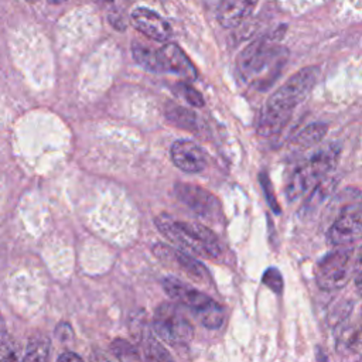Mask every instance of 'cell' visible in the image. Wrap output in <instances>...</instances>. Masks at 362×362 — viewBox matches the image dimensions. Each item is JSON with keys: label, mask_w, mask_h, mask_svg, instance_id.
Segmentation results:
<instances>
[{"label": "cell", "mask_w": 362, "mask_h": 362, "mask_svg": "<svg viewBox=\"0 0 362 362\" xmlns=\"http://www.w3.org/2000/svg\"><path fill=\"white\" fill-rule=\"evenodd\" d=\"M27 1H28V3H35L37 0H27Z\"/></svg>", "instance_id": "cell-30"}, {"label": "cell", "mask_w": 362, "mask_h": 362, "mask_svg": "<svg viewBox=\"0 0 362 362\" xmlns=\"http://www.w3.org/2000/svg\"><path fill=\"white\" fill-rule=\"evenodd\" d=\"M259 0H221L216 18L225 28L240 25L255 10Z\"/></svg>", "instance_id": "cell-14"}, {"label": "cell", "mask_w": 362, "mask_h": 362, "mask_svg": "<svg viewBox=\"0 0 362 362\" xmlns=\"http://www.w3.org/2000/svg\"><path fill=\"white\" fill-rule=\"evenodd\" d=\"M259 182H260V185H262V189L264 191V195H266V199H267L270 208H272L276 214H280L279 202H277V199H276V195H274V192H273L272 182H270V180H269V177H267L266 173H260V174H259Z\"/></svg>", "instance_id": "cell-23"}, {"label": "cell", "mask_w": 362, "mask_h": 362, "mask_svg": "<svg viewBox=\"0 0 362 362\" xmlns=\"http://www.w3.org/2000/svg\"><path fill=\"white\" fill-rule=\"evenodd\" d=\"M110 351H112L119 359H124V361L140 359L136 346H134L133 344H130L129 341L122 339V338H116V339L110 344Z\"/></svg>", "instance_id": "cell-21"}, {"label": "cell", "mask_w": 362, "mask_h": 362, "mask_svg": "<svg viewBox=\"0 0 362 362\" xmlns=\"http://www.w3.org/2000/svg\"><path fill=\"white\" fill-rule=\"evenodd\" d=\"M18 358L17 351L7 335L0 341V361H16Z\"/></svg>", "instance_id": "cell-24"}, {"label": "cell", "mask_w": 362, "mask_h": 362, "mask_svg": "<svg viewBox=\"0 0 362 362\" xmlns=\"http://www.w3.org/2000/svg\"><path fill=\"white\" fill-rule=\"evenodd\" d=\"M174 195L182 205H185L202 221L216 223L222 219L221 202L208 189L195 184L177 182L174 185Z\"/></svg>", "instance_id": "cell-8"}, {"label": "cell", "mask_w": 362, "mask_h": 362, "mask_svg": "<svg viewBox=\"0 0 362 362\" xmlns=\"http://www.w3.org/2000/svg\"><path fill=\"white\" fill-rule=\"evenodd\" d=\"M132 54L134 61L147 71L158 72V61H157V48H153L140 41H133Z\"/></svg>", "instance_id": "cell-16"}, {"label": "cell", "mask_w": 362, "mask_h": 362, "mask_svg": "<svg viewBox=\"0 0 362 362\" xmlns=\"http://www.w3.org/2000/svg\"><path fill=\"white\" fill-rule=\"evenodd\" d=\"M55 335H57L62 342H68V341H71V339H72L74 332H72V328H71V325H69V324L62 322V324H59V325L57 327V329H55Z\"/></svg>", "instance_id": "cell-25"}, {"label": "cell", "mask_w": 362, "mask_h": 362, "mask_svg": "<svg viewBox=\"0 0 362 362\" xmlns=\"http://www.w3.org/2000/svg\"><path fill=\"white\" fill-rule=\"evenodd\" d=\"M163 288L173 301L192 313L204 327L209 329L222 327L225 321V310L204 291L175 277H165L163 280Z\"/></svg>", "instance_id": "cell-5"}, {"label": "cell", "mask_w": 362, "mask_h": 362, "mask_svg": "<svg viewBox=\"0 0 362 362\" xmlns=\"http://www.w3.org/2000/svg\"><path fill=\"white\" fill-rule=\"evenodd\" d=\"M352 255L354 247L342 245L324 256L315 267L317 286L325 291L342 288L352 276Z\"/></svg>", "instance_id": "cell-7"}, {"label": "cell", "mask_w": 362, "mask_h": 362, "mask_svg": "<svg viewBox=\"0 0 362 362\" xmlns=\"http://www.w3.org/2000/svg\"><path fill=\"white\" fill-rule=\"evenodd\" d=\"M58 361H66V362H69V361H82V358L79 355L74 354V352L66 351V352H64L62 355L58 356Z\"/></svg>", "instance_id": "cell-28"}, {"label": "cell", "mask_w": 362, "mask_h": 362, "mask_svg": "<svg viewBox=\"0 0 362 362\" xmlns=\"http://www.w3.org/2000/svg\"><path fill=\"white\" fill-rule=\"evenodd\" d=\"M130 23L132 25L144 34L146 37L154 41H167L171 37V27L170 24L156 11L137 7L130 13Z\"/></svg>", "instance_id": "cell-12"}, {"label": "cell", "mask_w": 362, "mask_h": 362, "mask_svg": "<svg viewBox=\"0 0 362 362\" xmlns=\"http://www.w3.org/2000/svg\"><path fill=\"white\" fill-rule=\"evenodd\" d=\"M287 59V49L277 45L273 37H260L252 41L238 57L239 75L266 89L280 74Z\"/></svg>", "instance_id": "cell-2"}, {"label": "cell", "mask_w": 362, "mask_h": 362, "mask_svg": "<svg viewBox=\"0 0 362 362\" xmlns=\"http://www.w3.org/2000/svg\"><path fill=\"white\" fill-rule=\"evenodd\" d=\"M164 115L170 123H173L174 126H177L180 129L194 132V133H198V130H199V126H201L199 117L192 110H189L181 105L168 102L165 105Z\"/></svg>", "instance_id": "cell-15"}, {"label": "cell", "mask_w": 362, "mask_h": 362, "mask_svg": "<svg viewBox=\"0 0 362 362\" xmlns=\"http://www.w3.org/2000/svg\"><path fill=\"white\" fill-rule=\"evenodd\" d=\"M4 337H6V324H4V320H3V317H1V314H0V341H1Z\"/></svg>", "instance_id": "cell-29"}, {"label": "cell", "mask_w": 362, "mask_h": 362, "mask_svg": "<svg viewBox=\"0 0 362 362\" xmlns=\"http://www.w3.org/2000/svg\"><path fill=\"white\" fill-rule=\"evenodd\" d=\"M154 222L163 236L182 250L211 260H216L223 255L218 236L202 223L177 219L168 214L158 215Z\"/></svg>", "instance_id": "cell-3"}, {"label": "cell", "mask_w": 362, "mask_h": 362, "mask_svg": "<svg viewBox=\"0 0 362 362\" xmlns=\"http://www.w3.org/2000/svg\"><path fill=\"white\" fill-rule=\"evenodd\" d=\"M173 163L184 173H201L206 165L202 148L191 140H177L170 148Z\"/></svg>", "instance_id": "cell-13"}, {"label": "cell", "mask_w": 362, "mask_h": 362, "mask_svg": "<svg viewBox=\"0 0 362 362\" xmlns=\"http://www.w3.org/2000/svg\"><path fill=\"white\" fill-rule=\"evenodd\" d=\"M151 250H153V255L158 260L178 269L191 280H194L197 283H202V284L211 283V276H209L206 267L201 262L194 259L185 250L175 249V247H171L164 243H156Z\"/></svg>", "instance_id": "cell-10"}, {"label": "cell", "mask_w": 362, "mask_h": 362, "mask_svg": "<svg viewBox=\"0 0 362 362\" xmlns=\"http://www.w3.org/2000/svg\"><path fill=\"white\" fill-rule=\"evenodd\" d=\"M362 233V206L356 201L346 204L327 232L328 242L334 246L352 245L361 238Z\"/></svg>", "instance_id": "cell-9"}, {"label": "cell", "mask_w": 362, "mask_h": 362, "mask_svg": "<svg viewBox=\"0 0 362 362\" xmlns=\"http://www.w3.org/2000/svg\"><path fill=\"white\" fill-rule=\"evenodd\" d=\"M355 286H356V290L361 291V256L356 257L355 260Z\"/></svg>", "instance_id": "cell-27"}, {"label": "cell", "mask_w": 362, "mask_h": 362, "mask_svg": "<svg viewBox=\"0 0 362 362\" xmlns=\"http://www.w3.org/2000/svg\"><path fill=\"white\" fill-rule=\"evenodd\" d=\"M263 283L273 290L274 293L280 294L283 291V276L276 267H270L263 274Z\"/></svg>", "instance_id": "cell-22"}, {"label": "cell", "mask_w": 362, "mask_h": 362, "mask_svg": "<svg viewBox=\"0 0 362 362\" xmlns=\"http://www.w3.org/2000/svg\"><path fill=\"white\" fill-rule=\"evenodd\" d=\"M327 132H328V126L325 123H311L296 134L294 144L300 147L314 146L322 140Z\"/></svg>", "instance_id": "cell-17"}, {"label": "cell", "mask_w": 362, "mask_h": 362, "mask_svg": "<svg viewBox=\"0 0 362 362\" xmlns=\"http://www.w3.org/2000/svg\"><path fill=\"white\" fill-rule=\"evenodd\" d=\"M317 78V66H305L291 75L263 105L257 119V133L263 137L277 136L288 123L294 109L310 95Z\"/></svg>", "instance_id": "cell-1"}, {"label": "cell", "mask_w": 362, "mask_h": 362, "mask_svg": "<svg viewBox=\"0 0 362 362\" xmlns=\"http://www.w3.org/2000/svg\"><path fill=\"white\" fill-rule=\"evenodd\" d=\"M93 1L102 7H110V8H113V11L117 6L124 4V0H93Z\"/></svg>", "instance_id": "cell-26"}, {"label": "cell", "mask_w": 362, "mask_h": 362, "mask_svg": "<svg viewBox=\"0 0 362 362\" xmlns=\"http://www.w3.org/2000/svg\"><path fill=\"white\" fill-rule=\"evenodd\" d=\"M158 72H170L184 78L185 81H194L197 78V69L187 54L173 42L164 44L157 48Z\"/></svg>", "instance_id": "cell-11"}, {"label": "cell", "mask_w": 362, "mask_h": 362, "mask_svg": "<svg viewBox=\"0 0 362 362\" xmlns=\"http://www.w3.org/2000/svg\"><path fill=\"white\" fill-rule=\"evenodd\" d=\"M341 148L331 143L300 163L288 178L286 195L288 201H296L308 194L315 185L325 180V177L335 168Z\"/></svg>", "instance_id": "cell-4"}, {"label": "cell", "mask_w": 362, "mask_h": 362, "mask_svg": "<svg viewBox=\"0 0 362 362\" xmlns=\"http://www.w3.org/2000/svg\"><path fill=\"white\" fill-rule=\"evenodd\" d=\"M49 354V341L47 337H35L30 341L24 359L25 361H45Z\"/></svg>", "instance_id": "cell-19"}, {"label": "cell", "mask_w": 362, "mask_h": 362, "mask_svg": "<svg viewBox=\"0 0 362 362\" xmlns=\"http://www.w3.org/2000/svg\"><path fill=\"white\" fill-rule=\"evenodd\" d=\"M174 92L177 93V96H180L182 100H185L188 105H191L194 107H201L205 103L202 95L195 88H192V85H189L187 82L175 83Z\"/></svg>", "instance_id": "cell-20"}, {"label": "cell", "mask_w": 362, "mask_h": 362, "mask_svg": "<svg viewBox=\"0 0 362 362\" xmlns=\"http://www.w3.org/2000/svg\"><path fill=\"white\" fill-rule=\"evenodd\" d=\"M139 341L143 346V352H144V356L147 359H151V361H168V359H171V356L158 344V341H156V338L151 332L144 331Z\"/></svg>", "instance_id": "cell-18"}, {"label": "cell", "mask_w": 362, "mask_h": 362, "mask_svg": "<svg viewBox=\"0 0 362 362\" xmlns=\"http://www.w3.org/2000/svg\"><path fill=\"white\" fill-rule=\"evenodd\" d=\"M154 332L171 346H187L194 335V328L181 308L173 303L160 304L153 315Z\"/></svg>", "instance_id": "cell-6"}]
</instances>
